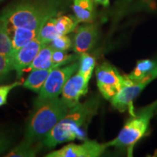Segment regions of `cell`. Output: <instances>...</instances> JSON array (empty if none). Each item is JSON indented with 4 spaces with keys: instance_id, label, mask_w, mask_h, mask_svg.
Listing matches in <instances>:
<instances>
[{
    "instance_id": "12",
    "label": "cell",
    "mask_w": 157,
    "mask_h": 157,
    "mask_svg": "<svg viewBox=\"0 0 157 157\" xmlns=\"http://www.w3.org/2000/svg\"><path fill=\"white\" fill-rule=\"evenodd\" d=\"M7 31L12 43L10 56L36 38L39 34V31L23 28H13L9 29Z\"/></svg>"
},
{
    "instance_id": "7",
    "label": "cell",
    "mask_w": 157,
    "mask_h": 157,
    "mask_svg": "<svg viewBox=\"0 0 157 157\" xmlns=\"http://www.w3.org/2000/svg\"><path fill=\"white\" fill-rule=\"evenodd\" d=\"M156 77H157V68L141 81L124 86L117 95L111 98V103L112 106L120 112L129 111L131 115H135L133 101Z\"/></svg>"
},
{
    "instance_id": "10",
    "label": "cell",
    "mask_w": 157,
    "mask_h": 157,
    "mask_svg": "<svg viewBox=\"0 0 157 157\" xmlns=\"http://www.w3.org/2000/svg\"><path fill=\"white\" fill-rule=\"evenodd\" d=\"M89 82L78 72L71 76L62 90L61 99L68 109L79 103V99L88 92Z\"/></svg>"
},
{
    "instance_id": "8",
    "label": "cell",
    "mask_w": 157,
    "mask_h": 157,
    "mask_svg": "<svg viewBox=\"0 0 157 157\" xmlns=\"http://www.w3.org/2000/svg\"><path fill=\"white\" fill-rule=\"evenodd\" d=\"M107 143H100L95 140H86L82 144L69 143L51 151L46 157H98L108 148Z\"/></svg>"
},
{
    "instance_id": "1",
    "label": "cell",
    "mask_w": 157,
    "mask_h": 157,
    "mask_svg": "<svg viewBox=\"0 0 157 157\" xmlns=\"http://www.w3.org/2000/svg\"><path fill=\"white\" fill-rule=\"evenodd\" d=\"M68 0H15L0 13V21L7 31L23 28L39 31L51 17L58 16L67 8Z\"/></svg>"
},
{
    "instance_id": "24",
    "label": "cell",
    "mask_w": 157,
    "mask_h": 157,
    "mask_svg": "<svg viewBox=\"0 0 157 157\" xmlns=\"http://www.w3.org/2000/svg\"><path fill=\"white\" fill-rule=\"evenodd\" d=\"M15 142V137L9 131L0 129V155L10 150Z\"/></svg>"
},
{
    "instance_id": "29",
    "label": "cell",
    "mask_w": 157,
    "mask_h": 157,
    "mask_svg": "<svg viewBox=\"0 0 157 157\" xmlns=\"http://www.w3.org/2000/svg\"><path fill=\"white\" fill-rule=\"evenodd\" d=\"M154 156H157V151H156V153H155V155H154Z\"/></svg>"
},
{
    "instance_id": "18",
    "label": "cell",
    "mask_w": 157,
    "mask_h": 157,
    "mask_svg": "<svg viewBox=\"0 0 157 157\" xmlns=\"http://www.w3.org/2000/svg\"><path fill=\"white\" fill-rule=\"evenodd\" d=\"M55 21L57 31L60 36L67 35L74 31L79 23L75 16L71 15H60L55 17Z\"/></svg>"
},
{
    "instance_id": "5",
    "label": "cell",
    "mask_w": 157,
    "mask_h": 157,
    "mask_svg": "<svg viewBox=\"0 0 157 157\" xmlns=\"http://www.w3.org/2000/svg\"><path fill=\"white\" fill-rule=\"evenodd\" d=\"M95 75L100 93L103 98L110 101L121 88L133 83L126 76L121 75L117 68L107 62L98 66Z\"/></svg>"
},
{
    "instance_id": "17",
    "label": "cell",
    "mask_w": 157,
    "mask_h": 157,
    "mask_svg": "<svg viewBox=\"0 0 157 157\" xmlns=\"http://www.w3.org/2000/svg\"><path fill=\"white\" fill-rule=\"evenodd\" d=\"M54 48L50 43L44 44L39 50L36 58L33 60L30 66H29V69L30 71L35 69H42V68H48L55 66L52 62V55ZM60 67V66H58Z\"/></svg>"
},
{
    "instance_id": "19",
    "label": "cell",
    "mask_w": 157,
    "mask_h": 157,
    "mask_svg": "<svg viewBox=\"0 0 157 157\" xmlns=\"http://www.w3.org/2000/svg\"><path fill=\"white\" fill-rule=\"evenodd\" d=\"M55 17H56L48 19L39 29L36 38L43 44L50 43L57 37L60 36L56 26Z\"/></svg>"
},
{
    "instance_id": "26",
    "label": "cell",
    "mask_w": 157,
    "mask_h": 157,
    "mask_svg": "<svg viewBox=\"0 0 157 157\" xmlns=\"http://www.w3.org/2000/svg\"><path fill=\"white\" fill-rule=\"evenodd\" d=\"M21 84H23L22 82L16 81L9 84L0 85V107L3 106L7 103V98L12 90L18 86H21Z\"/></svg>"
},
{
    "instance_id": "22",
    "label": "cell",
    "mask_w": 157,
    "mask_h": 157,
    "mask_svg": "<svg viewBox=\"0 0 157 157\" xmlns=\"http://www.w3.org/2000/svg\"><path fill=\"white\" fill-rule=\"evenodd\" d=\"M13 71L11 57L0 53V84L8 78L10 74Z\"/></svg>"
},
{
    "instance_id": "4",
    "label": "cell",
    "mask_w": 157,
    "mask_h": 157,
    "mask_svg": "<svg viewBox=\"0 0 157 157\" xmlns=\"http://www.w3.org/2000/svg\"><path fill=\"white\" fill-rule=\"evenodd\" d=\"M157 101L143 108L138 113L132 115L121 129L118 136L110 142L108 146L127 148L129 154L132 153L133 146L140 140L148 129L151 119L156 112Z\"/></svg>"
},
{
    "instance_id": "25",
    "label": "cell",
    "mask_w": 157,
    "mask_h": 157,
    "mask_svg": "<svg viewBox=\"0 0 157 157\" xmlns=\"http://www.w3.org/2000/svg\"><path fill=\"white\" fill-rule=\"evenodd\" d=\"M50 43L55 50H58L68 51L73 47V42L67 35H62L57 37Z\"/></svg>"
},
{
    "instance_id": "15",
    "label": "cell",
    "mask_w": 157,
    "mask_h": 157,
    "mask_svg": "<svg viewBox=\"0 0 157 157\" xmlns=\"http://www.w3.org/2000/svg\"><path fill=\"white\" fill-rule=\"evenodd\" d=\"M44 146L42 142L33 143L29 141L23 140L16 146L12 148L5 157H34Z\"/></svg>"
},
{
    "instance_id": "9",
    "label": "cell",
    "mask_w": 157,
    "mask_h": 157,
    "mask_svg": "<svg viewBox=\"0 0 157 157\" xmlns=\"http://www.w3.org/2000/svg\"><path fill=\"white\" fill-rule=\"evenodd\" d=\"M44 44L38 39L35 38L15 53L11 55L13 68V71L16 72L17 78L23 75L25 68H29Z\"/></svg>"
},
{
    "instance_id": "3",
    "label": "cell",
    "mask_w": 157,
    "mask_h": 157,
    "mask_svg": "<svg viewBox=\"0 0 157 157\" xmlns=\"http://www.w3.org/2000/svg\"><path fill=\"white\" fill-rule=\"evenodd\" d=\"M68 110L63 101L58 97L34 102V110L27 121L24 140L33 143L42 142Z\"/></svg>"
},
{
    "instance_id": "28",
    "label": "cell",
    "mask_w": 157,
    "mask_h": 157,
    "mask_svg": "<svg viewBox=\"0 0 157 157\" xmlns=\"http://www.w3.org/2000/svg\"><path fill=\"white\" fill-rule=\"evenodd\" d=\"M157 101V100H156ZM155 113H157V104H156V112H155Z\"/></svg>"
},
{
    "instance_id": "14",
    "label": "cell",
    "mask_w": 157,
    "mask_h": 157,
    "mask_svg": "<svg viewBox=\"0 0 157 157\" xmlns=\"http://www.w3.org/2000/svg\"><path fill=\"white\" fill-rule=\"evenodd\" d=\"M58 66H52L48 68H42V69H35L31 71L28 77L23 82V86L26 89L39 93L47 78L54 68Z\"/></svg>"
},
{
    "instance_id": "11",
    "label": "cell",
    "mask_w": 157,
    "mask_h": 157,
    "mask_svg": "<svg viewBox=\"0 0 157 157\" xmlns=\"http://www.w3.org/2000/svg\"><path fill=\"white\" fill-rule=\"evenodd\" d=\"M99 36L98 25L93 23H86L76 28L73 40L74 52L81 55L94 48Z\"/></svg>"
},
{
    "instance_id": "20",
    "label": "cell",
    "mask_w": 157,
    "mask_h": 157,
    "mask_svg": "<svg viewBox=\"0 0 157 157\" xmlns=\"http://www.w3.org/2000/svg\"><path fill=\"white\" fill-rule=\"evenodd\" d=\"M79 56V66L77 72L82 74L88 82H90L94 68L95 67V58L87 52H84Z\"/></svg>"
},
{
    "instance_id": "16",
    "label": "cell",
    "mask_w": 157,
    "mask_h": 157,
    "mask_svg": "<svg viewBox=\"0 0 157 157\" xmlns=\"http://www.w3.org/2000/svg\"><path fill=\"white\" fill-rule=\"evenodd\" d=\"M157 68V59L156 60H141L137 61L136 66L132 72L126 75L130 81L140 82L146 76L149 75Z\"/></svg>"
},
{
    "instance_id": "6",
    "label": "cell",
    "mask_w": 157,
    "mask_h": 157,
    "mask_svg": "<svg viewBox=\"0 0 157 157\" xmlns=\"http://www.w3.org/2000/svg\"><path fill=\"white\" fill-rule=\"evenodd\" d=\"M79 61L72 62L71 64L62 67L54 68L51 71L44 85L39 93V95L34 102L58 98L62 93L65 84L71 76L77 71Z\"/></svg>"
},
{
    "instance_id": "13",
    "label": "cell",
    "mask_w": 157,
    "mask_h": 157,
    "mask_svg": "<svg viewBox=\"0 0 157 157\" xmlns=\"http://www.w3.org/2000/svg\"><path fill=\"white\" fill-rule=\"evenodd\" d=\"M94 0H73L74 16L78 23H93L95 18Z\"/></svg>"
},
{
    "instance_id": "30",
    "label": "cell",
    "mask_w": 157,
    "mask_h": 157,
    "mask_svg": "<svg viewBox=\"0 0 157 157\" xmlns=\"http://www.w3.org/2000/svg\"><path fill=\"white\" fill-rule=\"evenodd\" d=\"M2 1H4V0H0V3H1Z\"/></svg>"
},
{
    "instance_id": "27",
    "label": "cell",
    "mask_w": 157,
    "mask_h": 157,
    "mask_svg": "<svg viewBox=\"0 0 157 157\" xmlns=\"http://www.w3.org/2000/svg\"><path fill=\"white\" fill-rule=\"evenodd\" d=\"M96 4L101 5L103 7H108L110 4V0H94Z\"/></svg>"
},
{
    "instance_id": "2",
    "label": "cell",
    "mask_w": 157,
    "mask_h": 157,
    "mask_svg": "<svg viewBox=\"0 0 157 157\" xmlns=\"http://www.w3.org/2000/svg\"><path fill=\"white\" fill-rule=\"evenodd\" d=\"M99 104V98L95 95L70 109L42 141L43 145L49 148H53L58 145L76 139L85 140V127L96 114Z\"/></svg>"
},
{
    "instance_id": "23",
    "label": "cell",
    "mask_w": 157,
    "mask_h": 157,
    "mask_svg": "<svg viewBox=\"0 0 157 157\" xmlns=\"http://www.w3.org/2000/svg\"><path fill=\"white\" fill-rule=\"evenodd\" d=\"M76 57L74 55H68L67 51L55 50L52 52V62L55 66H62L67 64L68 63L73 62L75 60Z\"/></svg>"
},
{
    "instance_id": "21",
    "label": "cell",
    "mask_w": 157,
    "mask_h": 157,
    "mask_svg": "<svg viewBox=\"0 0 157 157\" xmlns=\"http://www.w3.org/2000/svg\"><path fill=\"white\" fill-rule=\"evenodd\" d=\"M12 43L5 25L0 21V53L10 56Z\"/></svg>"
}]
</instances>
